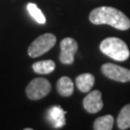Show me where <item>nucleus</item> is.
Listing matches in <instances>:
<instances>
[{
	"label": "nucleus",
	"mask_w": 130,
	"mask_h": 130,
	"mask_svg": "<svg viewBox=\"0 0 130 130\" xmlns=\"http://www.w3.org/2000/svg\"><path fill=\"white\" fill-rule=\"evenodd\" d=\"M89 19L95 25L107 24L121 31L130 28V19L121 11L113 7L102 6L93 9L90 13Z\"/></svg>",
	"instance_id": "obj_1"
},
{
	"label": "nucleus",
	"mask_w": 130,
	"mask_h": 130,
	"mask_svg": "<svg viewBox=\"0 0 130 130\" xmlns=\"http://www.w3.org/2000/svg\"><path fill=\"white\" fill-rule=\"evenodd\" d=\"M99 48L104 55L119 62L126 61L130 56L127 44L122 40L116 37H110L103 40Z\"/></svg>",
	"instance_id": "obj_2"
},
{
	"label": "nucleus",
	"mask_w": 130,
	"mask_h": 130,
	"mask_svg": "<svg viewBox=\"0 0 130 130\" xmlns=\"http://www.w3.org/2000/svg\"><path fill=\"white\" fill-rule=\"evenodd\" d=\"M57 39L54 34L45 33L38 37L28 47V55L31 58H37L45 54L56 44Z\"/></svg>",
	"instance_id": "obj_3"
},
{
	"label": "nucleus",
	"mask_w": 130,
	"mask_h": 130,
	"mask_svg": "<svg viewBox=\"0 0 130 130\" xmlns=\"http://www.w3.org/2000/svg\"><path fill=\"white\" fill-rule=\"evenodd\" d=\"M26 95L31 100H40L51 92V84L45 78H35L26 87Z\"/></svg>",
	"instance_id": "obj_4"
},
{
	"label": "nucleus",
	"mask_w": 130,
	"mask_h": 130,
	"mask_svg": "<svg viewBox=\"0 0 130 130\" xmlns=\"http://www.w3.org/2000/svg\"><path fill=\"white\" fill-rule=\"evenodd\" d=\"M101 71L107 78L118 82H130V70L115 65L112 63H106L101 67Z\"/></svg>",
	"instance_id": "obj_5"
},
{
	"label": "nucleus",
	"mask_w": 130,
	"mask_h": 130,
	"mask_svg": "<svg viewBox=\"0 0 130 130\" xmlns=\"http://www.w3.org/2000/svg\"><path fill=\"white\" fill-rule=\"evenodd\" d=\"M60 62L63 65H71L74 62V55L78 50V43L72 38H65L60 43Z\"/></svg>",
	"instance_id": "obj_6"
},
{
	"label": "nucleus",
	"mask_w": 130,
	"mask_h": 130,
	"mask_svg": "<svg viewBox=\"0 0 130 130\" xmlns=\"http://www.w3.org/2000/svg\"><path fill=\"white\" fill-rule=\"evenodd\" d=\"M102 94L100 91H93L86 95L83 100V107L84 109L88 113L94 114L98 113L103 108V101H102Z\"/></svg>",
	"instance_id": "obj_7"
},
{
	"label": "nucleus",
	"mask_w": 130,
	"mask_h": 130,
	"mask_svg": "<svg viewBox=\"0 0 130 130\" xmlns=\"http://www.w3.org/2000/svg\"><path fill=\"white\" fill-rule=\"evenodd\" d=\"M67 112L64 111L60 106H52L47 111V120L53 127L61 128L66 124L65 115Z\"/></svg>",
	"instance_id": "obj_8"
},
{
	"label": "nucleus",
	"mask_w": 130,
	"mask_h": 130,
	"mask_svg": "<svg viewBox=\"0 0 130 130\" xmlns=\"http://www.w3.org/2000/svg\"><path fill=\"white\" fill-rule=\"evenodd\" d=\"M94 76L91 73H82L75 79V84L79 91L82 93H89L94 85Z\"/></svg>",
	"instance_id": "obj_9"
},
{
	"label": "nucleus",
	"mask_w": 130,
	"mask_h": 130,
	"mask_svg": "<svg viewBox=\"0 0 130 130\" xmlns=\"http://www.w3.org/2000/svg\"><path fill=\"white\" fill-rule=\"evenodd\" d=\"M57 88V92L58 93L62 95V96H70L73 91H74V87H73V83L71 81V79L68 76H63L61 77L56 85Z\"/></svg>",
	"instance_id": "obj_10"
},
{
	"label": "nucleus",
	"mask_w": 130,
	"mask_h": 130,
	"mask_svg": "<svg viewBox=\"0 0 130 130\" xmlns=\"http://www.w3.org/2000/svg\"><path fill=\"white\" fill-rule=\"evenodd\" d=\"M56 65L54 61L43 60L40 62H36L32 65L33 70L39 74H49L55 70Z\"/></svg>",
	"instance_id": "obj_11"
},
{
	"label": "nucleus",
	"mask_w": 130,
	"mask_h": 130,
	"mask_svg": "<svg viewBox=\"0 0 130 130\" xmlns=\"http://www.w3.org/2000/svg\"><path fill=\"white\" fill-rule=\"evenodd\" d=\"M117 124L121 130L130 128V104H126L122 107L117 119Z\"/></svg>",
	"instance_id": "obj_12"
},
{
	"label": "nucleus",
	"mask_w": 130,
	"mask_h": 130,
	"mask_svg": "<svg viewBox=\"0 0 130 130\" xmlns=\"http://www.w3.org/2000/svg\"><path fill=\"white\" fill-rule=\"evenodd\" d=\"M114 125V118L111 115H105L98 118L93 122L94 130H111Z\"/></svg>",
	"instance_id": "obj_13"
},
{
	"label": "nucleus",
	"mask_w": 130,
	"mask_h": 130,
	"mask_svg": "<svg viewBox=\"0 0 130 130\" xmlns=\"http://www.w3.org/2000/svg\"><path fill=\"white\" fill-rule=\"evenodd\" d=\"M27 11L29 12L30 15L33 19L40 24H44L46 21V19L42 12L38 8V6L35 3H28L27 4Z\"/></svg>",
	"instance_id": "obj_14"
}]
</instances>
